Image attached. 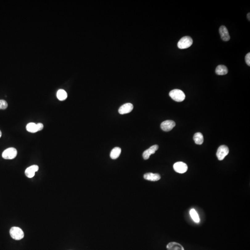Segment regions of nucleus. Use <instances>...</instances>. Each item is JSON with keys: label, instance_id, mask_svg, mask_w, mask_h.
<instances>
[{"label": "nucleus", "instance_id": "nucleus-15", "mask_svg": "<svg viewBox=\"0 0 250 250\" xmlns=\"http://www.w3.org/2000/svg\"><path fill=\"white\" fill-rule=\"evenodd\" d=\"M194 141L196 144H203L204 141L203 136L201 133H196L194 135Z\"/></svg>", "mask_w": 250, "mask_h": 250}, {"label": "nucleus", "instance_id": "nucleus-1", "mask_svg": "<svg viewBox=\"0 0 250 250\" xmlns=\"http://www.w3.org/2000/svg\"><path fill=\"white\" fill-rule=\"evenodd\" d=\"M169 96L173 100L177 102H182L185 98V95L184 92L180 89H175L170 91Z\"/></svg>", "mask_w": 250, "mask_h": 250}, {"label": "nucleus", "instance_id": "nucleus-14", "mask_svg": "<svg viewBox=\"0 0 250 250\" xmlns=\"http://www.w3.org/2000/svg\"><path fill=\"white\" fill-rule=\"evenodd\" d=\"M215 72L218 75H225L227 74L228 69L225 65H219L217 67Z\"/></svg>", "mask_w": 250, "mask_h": 250}, {"label": "nucleus", "instance_id": "nucleus-5", "mask_svg": "<svg viewBox=\"0 0 250 250\" xmlns=\"http://www.w3.org/2000/svg\"><path fill=\"white\" fill-rule=\"evenodd\" d=\"M229 149L227 146L225 145H221L219 147L216 153V156L218 160H222L229 153Z\"/></svg>", "mask_w": 250, "mask_h": 250}, {"label": "nucleus", "instance_id": "nucleus-12", "mask_svg": "<svg viewBox=\"0 0 250 250\" xmlns=\"http://www.w3.org/2000/svg\"><path fill=\"white\" fill-rule=\"evenodd\" d=\"M144 178L147 180L155 182L160 180L161 177L159 174L157 173H147L145 174Z\"/></svg>", "mask_w": 250, "mask_h": 250}, {"label": "nucleus", "instance_id": "nucleus-20", "mask_svg": "<svg viewBox=\"0 0 250 250\" xmlns=\"http://www.w3.org/2000/svg\"><path fill=\"white\" fill-rule=\"evenodd\" d=\"M7 101L4 100H0V109H5L8 108Z\"/></svg>", "mask_w": 250, "mask_h": 250}, {"label": "nucleus", "instance_id": "nucleus-3", "mask_svg": "<svg viewBox=\"0 0 250 250\" xmlns=\"http://www.w3.org/2000/svg\"><path fill=\"white\" fill-rule=\"evenodd\" d=\"M193 44V39L189 36H185L180 39L178 43V47L181 49L188 48Z\"/></svg>", "mask_w": 250, "mask_h": 250}, {"label": "nucleus", "instance_id": "nucleus-7", "mask_svg": "<svg viewBox=\"0 0 250 250\" xmlns=\"http://www.w3.org/2000/svg\"><path fill=\"white\" fill-rule=\"evenodd\" d=\"M176 126L175 122L171 120H167L164 121L161 123V128L165 132L170 131Z\"/></svg>", "mask_w": 250, "mask_h": 250}, {"label": "nucleus", "instance_id": "nucleus-4", "mask_svg": "<svg viewBox=\"0 0 250 250\" xmlns=\"http://www.w3.org/2000/svg\"><path fill=\"white\" fill-rule=\"evenodd\" d=\"M17 155V150L14 147H10L3 151L2 157L4 159H12L15 158Z\"/></svg>", "mask_w": 250, "mask_h": 250}, {"label": "nucleus", "instance_id": "nucleus-11", "mask_svg": "<svg viewBox=\"0 0 250 250\" xmlns=\"http://www.w3.org/2000/svg\"><path fill=\"white\" fill-rule=\"evenodd\" d=\"M219 32L222 40L225 41H227L230 40V36L226 27L224 26L220 27L219 29Z\"/></svg>", "mask_w": 250, "mask_h": 250}, {"label": "nucleus", "instance_id": "nucleus-10", "mask_svg": "<svg viewBox=\"0 0 250 250\" xmlns=\"http://www.w3.org/2000/svg\"><path fill=\"white\" fill-rule=\"evenodd\" d=\"M39 170V166L33 165L27 168L25 170V175L27 178H32L35 176V173Z\"/></svg>", "mask_w": 250, "mask_h": 250}, {"label": "nucleus", "instance_id": "nucleus-19", "mask_svg": "<svg viewBox=\"0 0 250 250\" xmlns=\"http://www.w3.org/2000/svg\"><path fill=\"white\" fill-rule=\"evenodd\" d=\"M57 97L60 100H65L67 97V94L64 89H59L57 92Z\"/></svg>", "mask_w": 250, "mask_h": 250}, {"label": "nucleus", "instance_id": "nucleus-21", "mask_svg": "<svg viewBox=\"0 0 250 250\" xmlns=\"http://www.w3.org/2000/svg\"><path fill=\"white\" fill-rule=\"evenodd\" d=\"M245 62L248 66H250V53H247L245 56Z\"/></svg>", "mask_w": 250, "mask_h": 250}, {"label": "nucleus", "instance_id": "nucleus-22", "mask_svg": "<svg viewBox=\"0 0 250 250\" xmlns=\"http://www.w3.org/2000/svg\"><path fill=\"white\" fill-rule=\"evenodd\" d=\"M37 127L38 131H39L43 129L44 128V125L41 123H39L37 124Z\"/></svg>", "mask_w": 250, "mask_h": 250}, {"label": "nucleus", "instance_id": "nucleus-8", "mask_svg": "<svg viewBox=\"0 0 250 250\" xmlns=\"http://www.w3.org/2000/svg\"><path fill=\"white\" fill-rule=\"evenodd\" d=\"M133 106L132 103H126L119 108V113L121 114L129 113L133 110Z\"/></svg>", "mask_w": 250, "mask_h": 250}, {"label": "nucleus", "instance_id": "nucleus-16", "mask_svg": "<svg viewBox=\"0 0 250 250\" xmlns=\"http://www.w3.org/2000/svg\"><path fill=\"white\" fill-rule=\"evenodd\" d=\"M121 150L120 147H116L112 149L110 154L111 158L113 159H117L120 156Z\"/></svg>", "mask_w": 250, "mask_h": 250}, {"label": "nucleus", "instance_id": "nucleus-17", "mask_svg": "<svg viewBox=\"0 0 250 250\" xmlns=\"http://www.w3.org/2000/svg\"><path fill=\"white\" fill-rule=\"evenodd\" d=\"M190 214L192 219L195 222L198 223L200 222V219L199 215L196 211H195V209L194 208L191 209L190 211Z\"/></svg>", "mask_w": 250, "mask_h": 250}, {"label": "nucleus", "instance_id": "nucleus-23", "mask_svg": "<svg viewBox=\"0 0 250 250\" xmlns=\"http://www.w3.org/2000/svg\"><path fill=\"white\" fill-rule=\"evenodd\" d=\"M247 18H248V20H249V21H250V13H248V14H247Z\"/></svg>", "mask_w": 250, "mask_h": 250}, {"label": "nucleus", "instance_id": "nucleus-24", "mask_svg": "<svg viewBox=\"0 0 250 250\" xmlns=\"http://www.w3.org/2000/svg\"><path fill=\"white\" fill-rule=\"evenodd\" d=\"M2 132L0 130V138L2 137Z\"/></svg>", "mask_w": 250, "mask_h": 250}, {"label": "nucleus", "instance_id": "nucleus-9", "mask_svg": "<svg viewBox=\"0 0 250 250\" xmlns=\"http://www.w3.org/2000/svg\"><path fill=\"white\" fill-rule=\"evenodd\" d=\"M158 149V145H154L151 146L149 149L145 150L143 154V157L145 160L148 159L150 156L155 153L156 151H157Z\"/></svg>", "mask_w": 250, "mask_h": 250}, {"label": "nucleus", "instance_id": "nucleus-13", "mask_svg": "<svg viewBox=\"0 0 250 250\" xmlns=\"http://www.w3.org/2000/svg\"><path fill=\"white\" fill-rule=\"evenodd\" d=\"M167 250H184L183 246L178 243L172 242L167 245Z\"/></svg>", "mask_w": 250, "mask_h": 250}, {"label": "nucleus", "instance_id": "nucleus-2", "mask_svg": "<svg viewBox=\"0 0 250 250\" xmlns=\"http://www.w3.org/2000/svg\"><path fill=\"white\" fill-rule=\"evenodd\" d=\"M11 237L16 240H22L24 237V233L22 229L18 227H12L10 230Z\"/></svg>", "mask_w": 250, "mask_h": 250}, {"label": "nucleus", "instance_id": "nucleus-18", "mask_svg": "<svg viewBox=\"0 0 250 250\" xmlns=\"http://www.w3.org/2000/svg\"><path fill=\"white\" fill-rule=\"evenodd\" d=\"M27 130L32 133H36L38 131L37 127L36 124L35 123H29L27 125Z\"/></svg>", "mask_w": 250, "mask_h": 250}, {"label": "nucleus", "instance_id": "nucleus-6", "mask_svg": "<svg viewBox=\"0 0 250 250\" xmlns=\"http://www.w3.org/2000/svg\"><path fill=\"white\" fill-rule=\"evenodd\" d=\"M173 168L176 172L182 174L185 173L188 170V166L183 162H178L174 164Z\"/></svg>", "mask_w": 250, "mask_h": 250}]
</instances>
